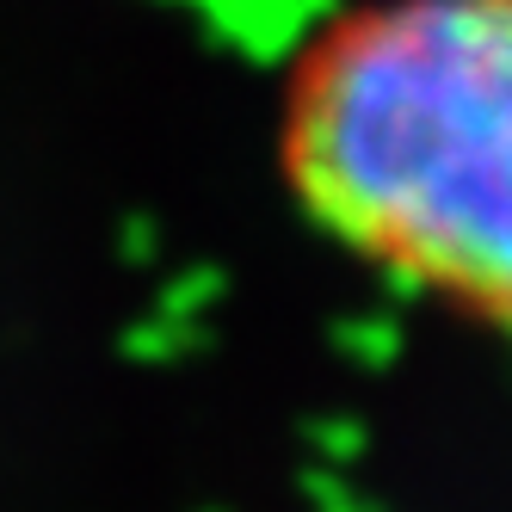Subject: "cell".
Masks as SVG:
<instances>
[{"label":"cell","instance_id":"obj_1","mask_svg":"<svg viewBox=\"0 0 512 512\" xmlns=\"http://www.w3.org/2000/svg\"><path fill=\"white\" fill-rule=\"evenodd\" d=\"M278 179L377 284L512 346V0H346L278 81Z\"/></svg>","mask_w":512,"mask_h":512}]
</instances>
